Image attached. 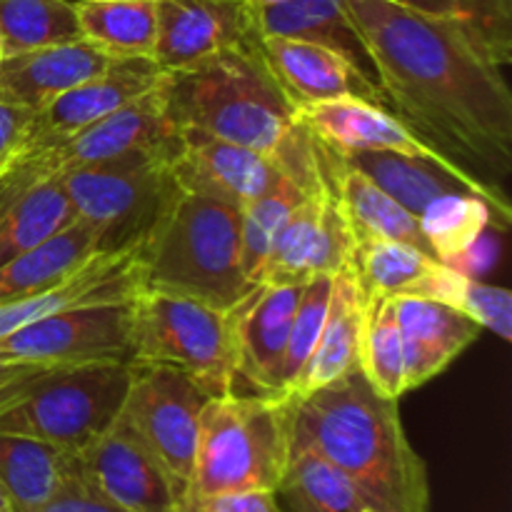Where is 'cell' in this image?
I'll return each instance as SVG.
<instances>
[{"instance_id":"31","label":"cell","mask_w":512,"mask_h":512,"mask_svg":"<svg viewBox=\"0 0 512 512\" xmlns=\"http://www.w3.org/2000/svg\"><path fill=\"white\" fill-rule=\"evenodd\" d=\"M275 500L280 512H373L348 475L305 448H290Z\"/></svg>"},{"instance_id":"45","label":"cell","mask_w":512,"mask_h":512,"mask_svg":"<svg viewBox=\"0 0 512 512\" xmlns=\"http://www.w3.org/2000/svg\"><path fill=\"white\" fill-rule=\"evenodd\" d=\"M248 3H253V5H265V3H273V0H248Z\"/></svg>"},{"instance_id":"20","label":"cell","mask_w":512,"mask_h":512,"mask_svg":"<svg viewBox=\"0 0 512 512\" xmlns=\"http://www.w3.org/2000/svg\"><path fill=\"white\" fill-rule=\"evenodd\" d=\"M140 285V243L125 250H105L65 275L60 283L0 305V338L48 315L95 303H123Z\"/></svg>"},{"instance_id":"2","label":"cell","mask_w":512,"mask_h":512,"mask_svg":"<svg viewBox=\"0 0 512 512\" xmlns=\"http://www.w3.org/2000/svg\"><path fill=\"white\" fill-rule=\"evenodd\" d=\"M290 448H305L350 478L373 512H430L425 460L408 440L398 400L383 398L363 370L288 395Z\"/></svg>"},{"instance_id":"42","label":"cell","mask_w":512,"mask_h":512,"mask_svg":"<svg viewBox=\"0 0 512 512\" xmlns=\"http://www.w3.org/2000/svg\"><path fill=\"white\" fill-rule=\"evenodd\" d=\"M60 365H40V363H13V360H0V408L13 403L15 398L25 393L35 380L48 375L50 370Z\"/></svg>"},{"instance_id":"18","label":"cell","mask_w":512,"mask_h":512,"mask_svg":"<svg viewBox=\"0 0 512 512\" xmlns=\"http://www.w3.org/2000/svg\"><path fill=\"white\" fill-rule=\"evenodd\" d=\"M295 115L318 143L340 155L400 153L440 163H458L420 138L403 118L370 100L338 98L328 103L300 105L295 108Z\"/></svg>"},{"instance_id":"14","label":"cell","mask_w":512,"mask_h":512,"mask_svg":"<svg viewBox=\"0 0 512 512\" xmlns=\"http://www.w3.org/2000/svg\"><path fill=\"white\" fill-rule=\"evenodd\" d=\"M170 173L185 193L205 195L233 208H243L263 195L280 175V163L270 155L195 128H175Z\"/></svg>"},{"instance_id":"39","label":"cell","mask_w":512,"mask_h":512,"mask_svg":"<svg viewBox=\"0 0 512 512\" xmlns=\"http://www.w3.org/2000/svg\"><path fill=\"white\" fill-rule=\"evenodd\" d=\"M330 290H333V275H315V278H310L303 285V295H300L298 310H295L293 325H290L288 348H285L283 358V373H280L283 395L290 393V388L298 380L300 370L305 368L308 358L313 355L320 333H323Z\"/></svg>"},{"instance_id":"44","label":"cell","mask_w":512,"mask_h":512,"mask_svg":"<svg viewBox=\"0 0 512 512\" xmlns=\"http://www.w3.org/2000/svg\"><path fill=\"white\" fill-rule=\"evenodd\" d=\"M0 512H15V510H13V505H10L8 495L3 493V488H0Z\"/></svg>"},{"instance_id":"11","label":"cell","mask_w":512,"mask_h":512,"mask_svg":"<svg viewBox=\"0 0 512 512\" xmlns=\"http://www.w3.org/2000/svg\"><path fill=\"white\" fill-rule=\"evenodd\" d=\"M353 250V230L323 173L280 228L260 285H303L315 275H338Z\"/></svg>"},{"instance_id":"36","label":"cell","mask_w":512,"mask_h":512,"mask_svg":"<svg viewBox=\"0 0 512 512\" xmlns=\"http://www.w3.org/2000/svg\"><path fill=\"white\" fill-rule=\"evenodd\" d=\"M415 298L438 300L468 315L483 330H493L498 338H512V295L498 285L480 283L455 265L440 263Z\"/></svg>"},{"instance_id":"17","label":"cell","mask_w":512,"mask_h":512,"mask_svg":"<svg viewBox=\"0 0 512 512\" xmlns=\"http://www.w3.org/2000/svg\"><path fill=\"white\" fill-rule=\"evenodd\" d=\"M78 468L113 503L130 512H178V495L163 465L115 420L88 448L75 453Z\"/></svg>"},{"instance_id":"25","label":"cell","mask_w":512,"mask_h":512,"mask_svg":"<svg viewBox=\"0 0 512 512\" xmlns=\"http://www.w3.org/2000/svg\"><path fill=\"white\" fill-rule=\"evenodd\" d=\"M255 25L260 35L298 38L335 50L368 83L380 88L373 55L340 0H273L255 5Z\"/></svg>"},{"instance_id":"21","label":"cell","mask_w":512,"mask_h":512,"mask_svg":"<svg viewBox=\"0 0 512 512\" xmlns=\"http://www.w3.org/2000/svg\"><path fill=\"white\" fill-rule=\"evenodd\" d=\"M260 50L295 108L338 98H363L388 105L383 90L368 83L343 55L323 45L280 35H260Z\"/></svg>"},{"instance_id":"33","label":"cell","mask_w":512,"mask_h":512,"mask_svg":"<svg viewBox=\"0 0 512 512\" xmlns=\"http://www.w3.org/2000/svg\"><path fill=\"white\" fill-rule=\"evenodd\" d=\"M320 178L315 183H300L283 173L263 195L240 208V263H243L245 280L253 288L263 283L270 248H273L283 223L293 213L295 205L320 183Z\"/></svg>"},{"instance_id":"26","label":"cell","mask_w":512,"mask_h":512,"mask_svg":"<svg viewBox=\"0 0 512 512\" xmlns=\"http://www.w3.org/2000/svg\"><path fill=\"white\" fill-rule=\"evenodd\" d=\"M75 218L60 178L25 183L13 170L0 173V265L35 248Z\"/></svg>"},{"instance_id":"6","label":"cell","mask_w":512,"mask_h":512,"mask_svg":"<svg viewBox=\"0 0 512 512\" xmlns=\"http://www.w3.org/2000/svg\"><path fill=\"white\" fill-rule=\"evenodd\" d=\"M130 363L180 370L210 398L233 393L238 373L228 310L138 290L130 298Z\"/></svg>"},{"instance_id":"10","label":"cell","mask_w":512,"mask_h":512,"mask_svg":"<svg viewBox=\"0 0 512 512\" xmlns=\"http://www.w3.org/2000/svg\"><path fill=\"white\" fill-rule=\"evenodd\" d=\"M0 360L40 365L130 363V300L48 315L0 338Z\"/></svg>"},{"instance_id":"27","label":"cell","mask_w":512,"mask_h":512,"mask_svg":"<svg viewBox=\"0 0 512 512\" xmlns=\"http://www.w3.org/2000/svg\"><path fill=\"white\" fill-rule=\"evenodd\" d=\"M105 250L108 243L103 228L85 220H73L40 245L0 265V305L30 298L60 283L65 275Z\"/></svg>"},{"instance_id":"19","label":"cell","mask_w":512,"mask_h":512,"mask_svg":"<svg viewBox=\"0 0 512 512\" xmlns=\"http://www.w3.org/2000/svg\"><path fill=\"white\" fill-rule=\"evenodd\" d=\"M355 168L363 170L378 188H383L395 203L418 218L433 200L443 195L463 193L483 198L498 215L500 225L508 228L512 210L500 188L490 185L478 173L460 163H440V160L415 158L400 153H350L343 155Z\"/></svg>"},{"instance_id":"12","label":"cell","mask_w":512,"mask_h":512,"mask_svg":"<svg viewBox=\"0 0 512 512\" xmlns=\"http://www.w3.org/2000/svg\"><path fill=\"white\" fill-rule=\"evenodd\" d=\"M158 78L160 68L153 63V58H115L103 73L75 85L68 93L58 95L45 108L30 115L20 148L10 165L23 163L65 143L75 133L93 125L95 120L105 118L130 100L148 93L158 83Z\"/></svg>"},{"instance_id":"28","label":"cell","mask_w":512,"mask_h":512,"mask_svg":"<svg viewBox=\"0 0 512 512\" xmlns=\"http://www.w3.org/2000/svg\"><path fill=\"white\" fill-rule=\"evenodd\" d=\"M365 300L360 295L350 268L333 275L328 313H325L323 333L315 343L313 355L288 395L308 393L320 385L333 383L348 370L360 368V333H363Z\"/></svg>"},{"instance_id":"1","label":"cell","mask_w":512,"mask_h":512,"mask_svg":"<svg viewBox=\"0 0 512 512\" xmlns=\"http://www.w3.org/2000/svg\"><path fill=\"white\" fill-rule=\"evenodd\" d=\"M340 3L373 55L390 108L453 160L463 155L490 173H508L512 93L505 65L475 35L448 20L393 0Z\"/></svg>"},{"instance_id":"34","label":"cell","mask_w":512,"mask_h":512,"mask_svg":"<svg viewBox=\"0 0 512 512\" xmlns=\"http://www.w3.org/2000/svg\"><path fill=\"white\" fill-rule=\"evenodd\" d=\"M360 370L383 398L400 400L408 393L403 335H400L398 313H395V298L365 300Z\"/></svg>"},{"instance_id":"9","label":"cell","mask_w":512,"mask_h":512,"mask_svg":"<svg viewBox=\"0 0 512 512\" xmlns=\"http://www.w3.org/2000/svg\"><path fill=\"white\" fill-rule=\"evenodd\" d=\"M210 395L185 373L163 365H133L120 408L123 423L163 465L178 495V512L193 478L200 413Z\"/></svg>"},{"instance_id":"30","label":"cell","mask_w":512,"mask_h":512,"mask_svg":"<svg viewBox=\"0 0 512 512\" xmlns=\"http://www.w3.org/2000/svg\"><path fill=\"white\" fill-rule=\"evenodd\" d=\"M73 453L25 438L0 433V488L15 512H30L63 485Z\"/></svg>"},{"instance_id":"40","label":"cell","mask_w":512,"mask_h":512,"mask_svg":"<svg viewBox=\"0 0 512 512\" xmlns=\"http://www.w3.org/2000/svg\"><path fill=\"white\" fill-rule=\"evenodd\" d=\"M30 512H130L120 508L118 503L100 493L93 483L83 475L78 468V460L73 455V465H70L68 475H65L63 485L50 495L40 508Z\"/></svg>"},{"instance_id":"16","label":"cell","mask_w":512,"mask_h":512,"mask_svg":"<svg viewBox=\"0 0 512 512\" xmlns=\"http://www.w3.org/2000/svg\"><path fill=\"white\" fill-rule=\"evenodd\" d=\"M303 285H255L228 310L235 373L263 395H283L280 373Z\"/></svg>"},{"instance_id":"7","label":"cell","mask_w":512,"mask_h":512,"mask_svg":"<svg viewBox=\"0 0 512 512\" xmlns=\"http://www.w3.org/2000/svg\"><path fill=\"white\" fill-rule=\"evenodd\" d=\"M133 378V363L60 365L0 408V433L43 440L80 453L118 420Z\"/></svg>"},{"instance_id":"4","label":"cell","mask_w":512,"mask_h":512,"mask_svg":"<svg viewBox=\"0 0 512 512\" xmlns=\"http://www.w3.org/2000/svg\"><path fill=\"white\" fill-rule=\"evenodd\" d=\"M140 290L230 310L253 290L240 263V210L175 188L140 240Z\"/></svg>"},{"instance_id":"35","label":"cell","mask_w":512,"mask_h":512,"mask_svg":"<svg viewBox=\"0 0 512 512\" xmlns=\"http://www.w3.org/2000/svg\"><path fill=\"white\" fill-rule=\"evenodd\" d=\"M418 223L435 258L445 265H455V260H463L478 245L488 225H500V220L483 198L453 193L433 200L418 215Z\"/></svg>"},{"instance_id":"15","label":"cell","mask_w":512,"mask_h":512,"mask_svg":"<svg viewBox=\"0 0 512 512\" xmlns=\"http://www.w3.org/2000/svg\"><path fill=\"white\" fill-rule=\"evenodd\" d=\"M155 8L153 63L160 70L185 68L260 35L248 0H155Z\"/></svg>"},{"instance_id":"41","label":"cell","mask_w":512,"mask_h":512,"mask_svg":"<svg viewBox=\"0 0 512 512\" xmlns=\"http://www.w3.org/2000/svg\"><path fill=\"white\" fill-rule=\"evenodd\" d=\"M188 512H280V508L273 490H235L203 498Z\"/></svg>"},{"instance_id":"23","label":"cell","mask_w":512,"mask_h":512,"mask_svg":"<svg viewBox=\"0 0 512 512\" xmlns=\"http://www.w3.org/2000/svg\"><path fill=\"white\" fill-rule=\"evenodd\" d=\"M318 158L325 178H328L330 188H333L335 198H338L340 208L348 218L355 245L368 243V240H398V243L413 245V248L435 258L418 218L408 213L400 203H395L363 170L355 168L348 158H343L335 150L325 148L323 143H318Z\"/></svg>"},{"instance_id":"24","label":"cell","mask_w":512,"mask_h":512,"mask_svg":"<svg viewBox=\"0 0 512 512\" xmlns=\"http://www.w3.org/2000/svg\"><path fill=\"white\" fill-rule=\"evenodd\" d=\"M403 335L405 385L408 390L430 383L443 373L468 345L480 338V325L450 305L415 295L395 298Z\"/></svg>"},{"instance_id":"38","label":"cell","mask_w":512,"mask_h":512,"mask_svg":"<svg viewBox=\"0 0 512 512\" xmlns=\"http://www.w3.org/2000/svg\"><path fill=\"white\" fill-rule=\"evenodd\" d=\"M410 10L460 25L508 65L512 55V0H393Z\"/></svg>"},{"instance_id":"37","label":"cell","mask_w":512,"mask_h":512,"mask_svg":"<svg viewBox=\"0 0 512 512\" xmlns=\"http://www.w3.org/2000/svg\"><path fill=\"white\" fill-rule=\"evenodd\" d=\"M0 35H3L5 55L80 40L75 3L70 0H0Z\"/></svg>"},{"instance_id":"13","label":"cell","mask_w":512,"mask_h":512,"mask_svg":"<svg viewBox=\"0 0 512 512\" xmlns=\"http://www.w3.org/2000/svg\"><path fill=\"white\" fill-rule=\"evenodd\" d=\"M173 135L175 128L165 118L163 100H160L158 83H155L148 93L130 100L105 118L95 120L93 125L75 133L65 143L5 170L18 173L25 183H38V180L60 178L68 170L85 168V165L100 163V160L120 158L133 150L158 148V145L168 143Z\"/></svg>"},{"instance_id":"22","label":"cell","mask_w":512,"mask_h":512,"mask_svg":"<svg viewBox=\"0 0 512 512\" xmlns=\"http://www.w3.org/2000/svg\"><path fill=\"white\" fill-rule=\"evenodd\" d=\"M113 60L83 38L5 55L0 60V98L35 113L58 95L103 73Z\"/></svg>"},{"instance_id":"8","label":"cell","mask_w":512,"mask_h":512,"mask_svg":"<svg viewBox=\"0 0 512 512\" xmlns=\"http://www.w3.org/2000/svg\"><path fill=\"white\" fill-rule=\"evenodd\" d=\"M175 135L158 148L125 153L60 175L75 218L103 228L108 250L138 245L178 188L170 173Z\"/></svg>"},{"instance_id":"43","label":"cell","mask_w":512,"mask_h":512,"mask_svg":"<svg viewBox=\"0 0 512 512\" xmlns=\"http://www.w3.org/2000/svg\"><path fill=\"white\" fill-rule=\"evenodd\" d=\"M33 110L0 98V173L13 163Z\"/></svg>"},{"instance_id":"29","label":"cell","mask_w":512,"mask_h":512,"mask_svg":"<svg viewBox=\"0 0 512 512\" xmlns=\"http://www.w3.org/2000/svg\"><path fill=\"white\" fill-rule=\"evenodd\" d=\"M80 38L110 58H153L155 0H75Z\"/></svg>"},{"instance_id":"3","label":"cell","mask_w":512,"mask_h":512,"mask_svg":"<svg viewBox=\"0 0 512 512\" xmlns=\"http://www.w3.org/2000/svg\"><path fill=\"white\" fill-rule=\"evenodd\" d=\"M158 93L173 128H195L280 163L305 125L260 50V35L178 70H160Z\"/></svg>"},{"instance_id":"32","label":"cell","mask_w":512,"mask_h":512,"mask_svg":"<svg viewBox=\"0 0 512 512\" xmlns=\"http://www.w3.org/2000/svg\"><path fill=\"white\" fill-rule=\"evenodd\" d=\"M440 260L398 240L358 243L350 258V273L363 300L418 295L425 280L438 270Z\"/></svg>"},{"instance_id":"5","label":"cell","mask_w":512,"mask_h":512,"mask_svg":"<svg viewBox=\"0 0 512 512\" xmlns=\"http://www.w3.org/2000/svg\"><path fill=\"white\" fill-rule=\"evenodd\" d=\"M290 460L288 395L210 398L200 413L193 478L180 512L215 493L278 488Z\"/></svg>"},{"instance_id":"46","label":"cell","mask_w":512,"mask_h":512,"mask_svg":"<svg viewBox=\"0 0 512 512\" xmlns=\"http://www.w3.org/2000/svg\"><path fill=\"white\" fill-rule=\"evenodd\" d=\"M3 55H5V50H3V35H0V60H3Z\"/></svg>"}]
</instances>
